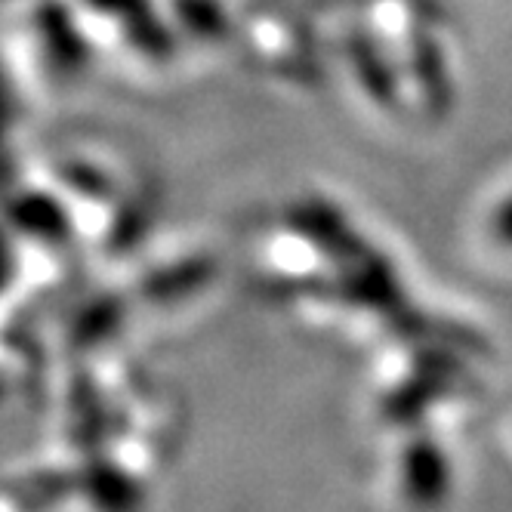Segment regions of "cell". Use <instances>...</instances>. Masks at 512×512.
<instances>
[{"mask_svg": "<svg viewBox=\"0 0 512 512\" xmlns=\"http://www.w3.org/2000/svg\"><path fill=\"white\" fill-rule=\"evenodd\" d=\"M294 229L309 238L318 250H324L327 256H334L337 263L349 266L358 263L361 256H368L371 250L364 247V241L355 235V229L349 226V219L324 201H306L303 207L294 210L290 216Z\"/></svg>", "mask_w": 512, "mask_h": 512, "instance_id": "cell-1", "label": "cell"}, {"mask_svg": "<svg viewBox=\"0 0 512 512\" xmlns=\"http://www.w3.org/2000/svg\"><path fill=\"white\" fill-rule=\"evenodd\" d=\"M401 488L420 506L442 503L451 491V469L432 438H414L401 451Z\"/></svg>", "mask_w": 512, "mask_h": 512, "instance_id": "cell-2", "label": "cell"}, {"mask_svg": "<svg viewBox=\"0 0 512 512\" xmlns=\"http://www.w3.org/2000/svg\"><path fill=\"white\" fill-rule=\"evenodd\" d=\"M411 65H414V78L423 90L426 105L435 115H448L454 105V87H451V75H448V62L438 50L435 38L417 31L414 44H411Z\"/></svg>", "mask_w": 512, "mask_h": 512, "instance_id": "cell-3", "label": "cell"}, {"mask_svg": "<svg viewBox=\"0 0 512 512\" xmlns=\"http://www.w3.org/2000/svg\"><path fill=\"white\" fill-rule=\"evenodd\" d=\"M352 59H355V75L368 96L380 105H395L398 99V78L389 65V59L380 53V47L371 38H355L352 41Z\"/></svg>", "mask_w": 512, "mask_h": 512, "instance_id": "cell-4", "label": "cell"}, {"mask_svg": "<svg viewBox=\"0 0 512 512\" xmlns=\"http://www.w3.org/2000/svg\"><path fill=\"white\" fill-rule=\"evenodd\" d=\"M438 395H442V380H438L435 374H429L426 380L405 383L398 392H392L386 398V411L395 420H414L417 411H423L429 401H435Z\"/></svg>", "mask_w": 512, "mask_h": 512, "instance_id": "cell-5", "label": "cell"}, {"mask_svg": "<svg viewBox=\"0 0 512 512\" xmlns=\"http://www.w3.org/2000/svg\"><path fill=\"white\" fill-rule=\"evenodd\" d=\"M491 235L497 238V244L512 247V195L497 204V210L491 216Z\"/></svg>", "mask_w": 512, "mask_h": 512, "instance_id": "cell-6", "label": "cell"}]
</instances>
